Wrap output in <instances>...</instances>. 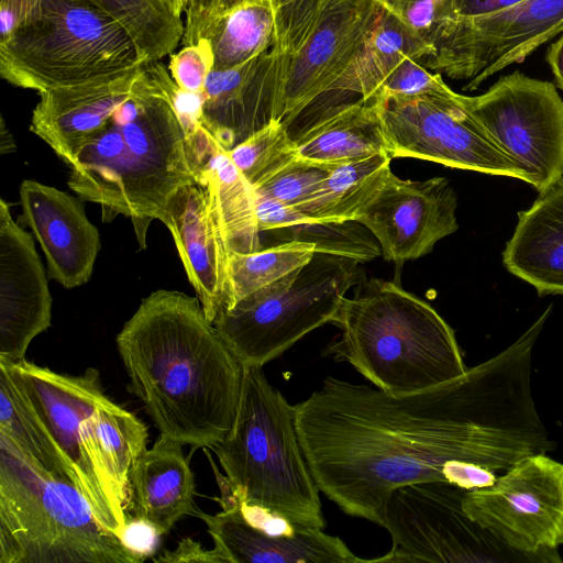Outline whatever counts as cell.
I'll use <instances>...</instances> for the list:
<instances>
[{
	"mask_svg": "<svg viewBox=\"0 0 563 563\" xmlns=\"http://www.w3.org/2000/svg\"><path fill=\"white\" fill-rule=\"evenodd\" d=\"M68 481L0 434V563H141Z\"/></svg>",
	"mask_w": 563,
	"mask_h": 563,
	"instance_id": "8992f818",
	"label": "cell"
},
{
	"mask_svg": "<svg viewBox=\"0 0 563 563\" xmlns=\"http://www.w3.org/2000/svg\"><path fill=\"white\" fill-rule=\"evenodd\" d=\"M496 473L479 464L465 461H451L444 467L445 482L467 490L492 486L498 477Z\"/></svg>",
	"mask_w": 563,
	"mask_h": 563,
	"instance_id": "7bdbcfd3",
	"label": "cell"
},
{
	"mask_svg": "<svg viewBox=\"0 0 563 563\" xmlns=\"http://www.w3.org/2000/svg\"><path fill=\"white\" fill-rule=\"evenodd\" d=\"M562 33L563 0H523L493 14L440 22L422 65L472 91Z\"/></svg>",
	"mask_w": 563,
	"mask_h": 563,
	"instance_id": "7c38bea8",
	"label": "cell"
},
{
	"mask_svg": "<svg viewBox=\"0 0 563 563\" xmlns=\"http://www.w3.org/2000/svg\"><path fill=\"white\" fill-rule=\"evenodd\" d=\"M141 66L87 84L38 92L30 130L68 165L81 144L101 130L132 95Z\"/></svg>",
	"mask_w": 563,
	"mask_h": 563,
	"instance_id": "7402d4cb",
	"label": "cell"
},
{
	"mask_svg": "<svg viewBox=\"0 0 563 563\" xmlns=\"http://www.w3.org/2000/svg\"><path fill=\"white\" fill-rule=\"evenodd\" d=\"M331 323L341 334L323 356L350 363L386 393L422 391L467 371L449 323L393 282L367 280L356 296L343 299Z\"/></svg>",
	"mask_w": 563,
	"mask_h": 563,
	"instance_id": "277c9868",
	"label": "cell"
},
{
	"mask_svg": "<svg viewBox=\"0 0 563 563\" xmlns=\"http://www.w3.org/2000/svg\"><path fill=\"white\" fill-rule=\"evenodd\" d=\"M84 437L95 463L126 511L132 471L147 450L146 424L108 398L85 421Z\"/></svg>",
	"mask_w": 563,
	"mask_h": 563,
	"instance_id": "83f0119b",
	"label": "cell"
},
{
	"mask_svg": "<svg viewBox=\"0 0 563 563\" xmlns=\"http://www.w3.org/2000/svg\"><path fill=\"white\" fill-rule=\"evenodd\" d=\"M387 153L528 183L521 166L492 139L467 110L464 95L397 96L377 93Z\"/></svg>",
	"mask_w": 563,
	"mask_h": 563,
	"instance_id": "8fae6325",
	"label": "cell"
},
{
	"mask_svg": "<svg viewBox=\"0 0 563 563\" xmlns=\"http://www.w3.org/2000/svg\"><path fill=\"white\" fill-rule=\"evenodd\" d=\"M184 45L198 42L213 16L232 0H185Z\"/></svg>",
	"mask_w": 563,
	"mask_h": 563,
	"instance_id": "b9f144b4",
	"label": "cell"
},
{
	"mask_svg": "<svg viewBox=\"0 0 563 563\" xmlns=\"http://www.w3.org/2000/svg\"><path fill=\"white\" fill-rule=\"evenodd\" d=\"M213 53L209 41L201 37L195 44L170 55L168 69L175 82L190 92L203 91L207 78L213 70Z\"/></svg>",
	"mask_w": 563,
	"mask_h": 563,
	"instance_id": "74e56055",
	"label": "cell"
},
{
	"mask_svg": "<svg viewBox=\"0 0 563 563\" xmlns=\"http://www.w3.org/2000/svg\"><path fill=\"white\" fill-rule=\"evenodd\" d=\"M222 492V511L194 516L207 526L222 563H368L356 556L342 539L322 529H298L292 534L273 536L251 525L232 493Z\"/></svg>",
	"mask_w": 563,
	"mask_h": 563,
	"instance_id": "44dd1931",
	"label": "cell"
},
{
	"mask_svg": "<svg viewBox=\"0 0 563 563\" xmlns=\"http://www.w3.org/2000/svg\"><path fill=\"white\" fill-rule=\"evenodd\" d=\"M166 227L205 316L213 323L227 294L230 249L211 187L197 183L181 188Z\"/></svg>",
	"mask_w": 563,
	"mask_h": 563,
	"instance_id": "ffe728a7",
	"label": "cell"
},
{
	"mask_svg": "<svg viewBox=\"0 0 563 563\" xmlns=\"http://www.w3.org/2000/svg\"><path fill=\"white\" fill-rule=\"evenodd\" d=\"M523 0H443L442 19H470L493 14Z\"/></svg>",
	"mask_w": 563,
	"mask_h": 563,
	"instance_id": "ee69618b",
	"label": "cell"
},
{
	"mask_svg": "<svg viewBox=\"0 0 563 563\" xmlns=\"http://www.w3.org/2000/svg\"><path fill=\"white\" fill-rule=\"evenodd\" d=\"M159 62L143 63L132 95L75 153L68 188L101 207L102 222L131 219L141 249L153 220L168 223L178 191L199 183L190 130L174 103L175 80Z\"/></svg>",
	"mask_w": 563,
	"mask_h": 563,
	"instance_id": "3957f363",
	"label": "cell"
},
{
	"mask_svg": "<svg viewBox=\"0 0 563 563\" xmlns=\"http://www.w3.org/2000/svg\"><path fill=\"white\" fill-rule=\"evenodd\" d=\"M545 60L556 85L563 90V33L549 46Z\"/></svg>",
	"mask_w": 563,
	"mask_h": 563,
	"instance_id": "c3c4849f",
	"label": "cell"
},
{
	"mask_svg": "<svg viewBox=\"0 0 563 563\" xmlns=\"http://www.w3.org/2000/svg\"><path fill=\"white\" fill-rule=\"evenodd\" d=\"M126 32L96 0H44L38 12L0 40V74L36 90L71 87L140 66Z\"/></svg>",
	"mask_w": 563,
	"mask_h": 563,
	"instance_id": "52a82bcc",
	"label": "cell"
},
{
	"mask_svg": "<svg viewBox=\"0 0 563 563\" xmlns=\"http://www.w3.org/2000/svg\"><path fill=\"white\" fill-rule=\"evenodd\" d=\"M44 0H0V40L30 21Z\"/></svg>",
	"mask_w": 563,
	"mask_h": 563,
	"instance_id": "f6af8a7d",
	"label": "cell"
},
{
	"mask_svg": "<svg viewBox=\"0 0 563 563\" xmlns=\"http://www.w3.org/2000/svg\"><path fill=\"white\" fill-rule=\"evenodd\" d=\"M311 243L287 241L250 253L230 251L228 286L222 308H231L244 297L276 284L310 262Z\"/></svg>",
	"mask_w": 563,
	"mask_h": 563,
	"instance_id": "1f68e13d",
	"label": "cell"
},
{
	"mask_svg": "<svg viewBox=\"0 0 563 563\" xmlns=\"http://www.w3.org/2000/svg\"><path fill=\"white\" fill-rule=\"evenodd\" d=\"M199 169V183L213 190L230 251L261 249L253 187L211 135L197 124L190 131Z\"/></svg>",
	"mask_w": 563,
	"mask_h": 563,
	"instance_id": "484cf974",
	"label": "cell"
},
{
	"mask_svg": "<svg viewBox=\"0 0 563 563\" xmlns=\"http://www.w3.org/2000/svg\"><path fill=\"white\" fill-rule=\"evenodd\" d=\"M0 434L10 439L37 467L70 482L67 466L52 440L24 405L14 384L2 368H0Z\"/></svg>",
	"mask_w": 563,
	"mask_h": 563,
	"instance_id": "d6a6232c",
	"label": "cell"
},
{
	"mask_svg": "<svg viewBox=\"0 0 563 563\" xmlns=\"http://www.w3.org/2000/svg\"><path fill=\"white\" fill-rule=\"evenodd\" d=\"M419 62V59L412 57L400 62L383 81L376 95L387 93L410 97L446 95L453 91L444 82L441 74L431 73Z\"/></svg>",
	"mask_w": 563,
	"mask_h": 563,
	"instance_id": "8d00e7d4",
	"label": "cell"
},
{
	"mask_svg": "<svg viewBox=\"0 0 563 563\" xmlns=\"http://www.w3.org/2000/svg\"><path fill=\"white\" fill-rule=\"evenodd\" d=\"M0 368L52 440L71 484L85 496L100 523L122 539L130 517L95 463L84 437L85 421L108 399L99 371L89 367L81 375H65L25 358L0 360Z\"/></svg>",
	"mask_w": 563,
	"mask_h": 563,
	"instance_id": "9c48e42d",
	"label": "cell"
},
{
	"mask_svg": "<svg viewBox=\"0 0 563 563\" xmlns=\"http://www.w3.org/2000/svg\"><path fill=\"white\" fill-rule=\"evenodd\" d=\"M273 232L283 242L299 241L314 245L316 253H325L368 262L382 254L374 235L360 222L307 221L297 225L277 229Z\"/></svg>",
	"mask_w": 563,
	"mask_h": 563,
	"instance_id": "836d02e7",
	"label": "cell"
},
{
	"mask_svg": "<svg viewBox=\"0 0 563 563\" xmlns=\"http://www.w3.org/2000/svg\"><path fill=\"white\" fill-rule=\"evenodd\" d=\"M464 102L539 192L563 178V100L552 82L515 70Z\"/></svg>",
	"mask_w": 563,
	"mask_h": 563,
	"instance_id": "5bb4252c",
	"label": "cell"
},
{
	"mask_svg": "<svg viewBox=\"0 0 563 563\" xmlns=\"http://www.w3.org/2000/svg\"><path fill=\"white\" fill-rule=\"evenodd\" d=\"M292 139L299 159L325 168L388 154L375 104L362 98L331 106Z\"/></svg>",
	"mask_w": 563,
	"mask_h": 563,
	"instance_id": "d4e9b609",
	"label": "cell"
},
{
	"mask_svg": "<svg viewBox=\"0 0 563 563\" xmlns=\"http://www.w3.org/2000/svg\"><path fill=\"white\" fill-rule=\"evenodd\" d=\"M115 343L128 389L161 434L210 449L232 430L245 366L208 321L198 297L152 292Z\"/></svg>",
	"mask_w": 563,
	"mask_h": 563,
	"instance_id": "7a4b0ae2",
	"label": "cell"
},
{
	"mask_svg": "<svg viewBox=\"0 0 563 563\" xmlns=\"http://www.w3.org/2000/svg\"><path fill=\"white\" fill-rule=\"evenodd\" d=\"M169 9L178 16L181 18L183 13L185 12V0H163Z\"/></svg>",
	"mask_w": 563,
	"mask_h": 563,
	"instance_id": "f907efd6",
	"label": "cell"
},
{
	"mask_svg": "<svg viewBox=\"0 0 563 563\" xmlns=\"http://www.w3.org/2000/svg\"><path fill=\"white\" fill-rule=\"evenodd\" d=\"M391 159L388 154H376L331 167L321 187L298 210L318 222L355 221L391 170Z\"/></svg>",
	"mask_w": 563,
	"mask_h": 563,
	"instance_id": "f546056e",
	"label": "cell"
},
{
	"mask_svg": "<svg viewBox=\"0 0 563 563\" xmlns=\"http://www.w3.org/2000/svg\"><path fill=\"white\" fill-rule=\"evenodd\" d=\"M161 536L152 525L130 517L122 540L130 549L146 559L154 554Z\"/></svg>",
	"mask_w": 563,
	"mask_h": 563,
	"instance_id": "bcb514c9",
	"label": "cell"
},
{
	"mask_svg": "<svg viewBox=\"0 0 563 563\" xmlns=\"http://www.w3.org/2000/svg\"><path fill=\"white\" fill-rule=\"evenodd\" d=\"M212 450L225 477H217L244 505L303 529H324L320 489L306 461L296 409L267 380L263 366L245 365L232 430Z\"/></svg>",
	"mask_w": 563,
	"mask_h": 563,
	"instance_id": "5b68a950",
	"label": "cell"
},
{
	"mask_svg": "<svg viewBox=\"0 0 563 563\" xmlns=\"http://www.w3.org/2000/svg\"><path fill=\"white\" fill-rule=\"evenodd\" d=\"M466 514L533 563L562 562L563 463L537 453L521 459L488 487L466 490Z\"/></svg>",
	"mask_w": 563,
	"mask_h": 563,
	"instance_id": "4fadbf2b",
	"label": "cell"
},
{
	"mask_svg": "<svg viewBox=\"0 0 563 563\" xmlns=\"http://www.w3.org/2000/svg\"><path fill=\"white\" fill-rule=\"evenodd\" d=\"M550 311L495 356L422 391L393 395L327 377L295 406L320 492L344 514L384 528L393 492L445 482L451 461L505 472L553 450L531 391L532 352Z\"/></svg>",
	"mask_w": 563,
	"mask_h": 563,
	"instance_id": "6da1fadb",
	"label": "cell"
},
{
	"mask_svg": "<svg viewBox=\"0 0 563 563\" xmlns=\"http://www.w3.org/2000/svg\"><path fill=\"white\" fill-rule=\"evenodd\" d=\"M254 203L260 232H269L310 221L298 209L255 191Z\"/></svg>",
	"mask_w": 563,
	"mask_h": 563,
	"instance_id": "60d3db41",
	"label": "cell"
},
{
	"mask_svg": "<svg viewBox=\"0 0 563 563\" xmlns=\"http://www.w3.org/2000/svg\"><path fill=\"white\" fill-rule=\"evenodd\" d=\"M377 2L431 47L433 33L442 19L443 0H377Z\"/></svg>",
	"mask_w": 563,
	"mask_h": 563,
	"instance_id": "ab89813d",
	"label": "cell"
},
{
	"mask_svg": "<svg viewBox=\"0 0 563 563\" xmlns=\"http://www.w3.org/2000/svg\"><path fill=\"white\" fill-rule=\"evenodd\" d=\"M126 32L141 63L172 55L183 41L185 23L163 0H96Z\"/></svg>",
	"mask_w": 563,
	"mask_h": 563,
	"instance_id": "4dcf8cb0",
	"label": "cell"
},
{
	"mask_svg": "<svg viewBox=\"0 0 563 563\" xmlns=\"http://www.w3.org/2000/svg\"><path fill=\"white\" fill-rule=\"evenodd\" d=\"M377 0H321L294 48L279 56L275 120L288 126L351 63L378 20Z\"/></svg>",
	"mask_w": 563,
	"mask_h": 563,
	"instance_id": "9a60e30c",
	"label": "cell"
},
{
	"mask_svg": "<svg viewBox=\"0 0 563 563\" xmlns=\"http://www.w3.org/2000/svg\"><path fill=\"white\" fill-rule=\"evenodd\" d=\"M53 299L32 236L0 200V360L25 358L52 321Z\"/></svg>",
	"mask_w": 563,
	"mask_h": 563,
	"instance_id": "e0dca14e",
	"label": "cell"
},
{
	"mask_svg": "<svg viewBox=\"0 0 563 563\" xmlns=\"http://www.w3.org/2000/svg\"><path fill=\"white\" fill-rule=\"evenodd\" d=\"M181 442L157 437L137 460L129 485L132 518L152 525L162 536L184 516H194L195 476Z\"/></svg>",
	"mask_w": 563,
	"mask_h": 563,
	"instance_id": "603a6c76",
	"label": "cell"
},
{
	"mask_svg": "<svg viewBox=\"0 0 563 563\" xmlns=\"http://www.w3.org/2000/svg\"><path fill=\"white\" fill-rule=\"evenodd\" d=\"M503 262L509 273L529 283L540 296H563V178L518 213Z\"/></svg>",
	"mask_w": 563,
	"mask_h": 563,
	"instance_id": "cb8c5ba5",
	"label": "cell"
},
{
	"mask_svg": "<svg viewBox=\"0 0 563 563\" xmlns=\"http://www.w3.org/2000/svg\"><path fill=\"white\" fill-rule=\"evenodd\" d=\"M329 173L330 168L297 157L253 186V190L298 209L317 192Z\"/></svg>",
	"mask_w": 563,
	"mask_h": 563,
	"instance_id": "d590c367",
	"label": "cell"
},
{
	"mask_svg": "<svg viewBox=\"0 0 563 563\" xmlns=\"http://www.w3.org/2000/svg\"><path fill=\"white\" fill-rule=\"evenodd\" d=\"M16 151V145L10 133L9 129L5 125L3 118H1L0 124V152L1 154H10Z\"/></svg>",
	"mask_w": 563,
	"mask_h": 563,
	"instance_id": "681fc988",
	"label": "cell"
},
{
	"mask_svg": "<svg viewBox=\"0 0 563 563\" xmlns=\"http://www.w3.org/2000/svg\"><path fill=\"white\" fill-rule=\"evenodd\" d=\"M153 561L157 563H222L214 549L206 550L200 543L190 538L181 539L175 550L163 551L156 558H153Z\"/></svg>",
	"mask_w": 563,
	"mask_h": 563,
	"instance_id": "7dc6e473",
	"label": "cell"
},
{
	"mask_svg": "<svg viewBox=\"0 0 563 563\" xmlns=\"http://www.w3.org/2000/svg\"><path fill=\"white\" fill-rule=\"evenodd\" d=\"M279 56L268 49L238 66L212 70L199 124L229 152L275 120Z\"/></svg>",
	"mask_w": 563,
	"mask_h": 563,
	"instance_id": "d6986e66",
	"label": "cell"
},
{
	"mask_svg": "<svg viewBox=\"0 0 563 563\" xmlns=\"http://www.w3.org/2000/svg\"><path fill=\"white\" fill-rule=\"evenodd\" d=\"M431 53L429 45L383 8L351 63L321 98L331 96L336 101L334 104L351 96L371 101L400 62L408 57L423 60Z\"/></svg>",
	"mask_w": 563,
	"mask_h": 563,
	"instance_id": "4316f807",
	"label": "cell"
},
{
	"mask_svg": "<svg viewBox=\"0 0 563 563\" xmlns=\"http://www.w3.org/2000/svg\"><path fill=\"white\" fill-rule=\"evenodd\" d=\"M457 199L445 177L409 180L390 170L355 221L379 243L386 261L402 264L427 255L459 229Z\"/></svg>",
	"mask_w": 563,
	"mask_h": 563,
	"instance_id": "2e32d148",
	"label": "cell"
},
{
	"mask_svg": "<svg viewBox=\"0 0 563 563\" xmlns=\"http://www.w3.org/2000/svg\"><path fill=\"white\" fill-rule=\"evenodd\" d=\"M201 37L213 53V70L238 66L275 47L276 21L271 0H232L210 21Z\"/></svg>",
	"mask_w": 563,
	"mask_h": 563,
	"instance_id": "f1b7e54d",
	"label": "cell"
},
{
	"mask_svg": "<svg viewBox=\"0 0 563 563\" xmlns=\"http://www.w3.org/2000/svg\"><path fill=\"white\" fill-rule=\"evenodd\" d=\"M358 265L352 258L314 253L276 284L220 309L212 324L244 366H264L332 321L346 291L362 279Z\"/></svg>",
	"mask_w": 563,
	"mask_h": 563,
	"instance_id": "ba28073f",
	"label": "cell"
},
{
	"mask_svg": "<svg viewBox=\"0 0 563 563\" xmlns=\"http://www.w3.org/2000/svg\"><path fill=\"white\" fill-rule=\"evenodd\" d=\"M230 158L253 187L297 158L288 126L274 120L228 152Z\"/></svg>",
	"mask_w": 563,
	"mask_h": 563,
	"instance_id": "e575fe53",
	"label": "cell"
},
{
	"mask_svg": "<svg viewBox=\"0 0 563 563\" xmlns=\"http://www.w3.org/2000/svg\"><path fill=\"white\" fill-rule=\"evenodd\" d=\"M276 21L275 52L285 55L298 43L321 0H271Z\"/></svg>",
	"mask_w": 563,
	"mask_h": 563,
	"instance_id": "f35d334b",
	"label": "cell"
},
{
	"mask_svg": "<svg viewBox=\"0 0 563 563\" xmlns=\"http://www.w3.org/2000/svg\"><path fill=\"white\" fill-rule=\"evenodd\" d=\"M466 490L442 481L395 489L386 506L384 526L393 545L375 562H533L466 514Z\"/></svg>",
	"mask_w": 563,
	"mask_h": 563,
	"instance_id": "30bf717a",
	"label": "cell"
},
{
	"mask_svg": "<svg viewBox=\"0 0 563 563\" xmlns=\"http://www.w3.org/2000/svg\"><path fill=\"white\" fill-rule=\"evenodd\" d=\"M81 199L35 180L20 186L21 221L40 243L48 274L65 288L86 284L100 250L98 229Z\"/></svg>",
	"mask_w": 563,
	"mask_h": 563,
	"instance_id": "ac0fdd59",
	"label": "cell"
}]
</instances>
